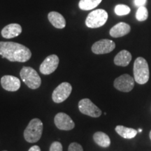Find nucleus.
Returning a JSON list of instances; mask_svg holds the SVG:
<instances>
[{
  "label": "nucleus",
  "mask_w": 151,
  "mask_h": 151,
  "mask_svg": "<svg viewBox=\"0 0 151 151\" xmlns=\"http://www.w3.org/2000/svg\"><path fill=\"white\" fill-rule=\"evenodd\" d=\"M28 151H41V148L38 146H33L29 149Z\"/></svg>",
  "instance_id": "393cba45"
},
{
  "label": "nucleus",
  "mask_w": 151,
  "mask_h": 151,
  "mask_svg": "<svg viewBox=\"0 0 151 151\" xmlns=\"http://www.w3.org/2000/svg\"><path fill=\"white\" fill-rule=\"evenodd\" d=\"M131 27L125 22H121L116 24L110 29V35L113 38L122 37L129 33Z\"/></svg>",
  "instance_id": "4468645a"
},
{
  "label": "nucleus",
  "mask_w": 151,
  "mask_h": 151,
  "mask_svg": "<svg viewBox=\"0 0 151 151\" xmlns=\"http://www.w3.org/2000/svg\"><path fill=\"white\" fill-rule=\"evenodd\" d=\"M138 132H140V133H141V132H142V129H138Z\"/></svg>",
  "instance_id": "a878e982"
},
{
  "label": "nucleus",
  "mask_w": 151,
  "mask_h": 151,
  "mask_svg": "<svg viewBox=\"0 0 151 151\" xmlns=\"http://www.w3.org/2000/svg\"><path fill=\"white\" fill-rule=\"evenodd\" d=\"M72 91V87L69 83L64 82L60 84L52 94V99L55 103H62L69 97Z\"/></svg>",
  "instance_id": "423d86ee"
},
{
  "label": "nucleus",
  "mask_w": 151,
  "mask_h": 151,
  "mask_svg": "<svg viewBox=\"0 0 151 151\" xmlns=\"http://www.w3.org/2000/svg\"><path fill=\"white\" fill-rule=\"evenodd\" d=\"M54 122L56 127L60 130L69 131L75 127V123L72 119L65 113H58L55 116Z\"/></svg>",
  "instance_id": "9b49d317"
},
{
  "label": "nucleus",
  "mask_w": 151,
  "mask_h": 151,
  "mask_svg": "<svg viewBox=\"0 0 151 151\" xmlns=\"http://www.w3.org/2000/svg\"><path fill=\"white\" fill-rule=\"evenodd\" d=\"M134 81L129 74H122L114 81V87L119 91L129 92L134 87Z\"/></svg>",
  "instance_id": "6e6552de"
},
{
  "label": "nucleus",
  "mask_w": 151,
  "mask_h": 151,
  "mask_svg": "<svg viewBox=\"0 0 151 151\" xmlns=\"http://www.w3.org/2000/svg\"><path fill=\"white\" fill-rule=\"evenodd\" d=\"M108 13L104 9H97L88 14L86 20V24L89 28L101 27L108 20Z\"/></svg>",
  "instance_id": "39448f33"
},
{
  "label": "nucleus",
  "mask_w": 151,
  "mask_h": 151,
  "mask_svg": "<svg viewBox=\"0 0 151 151\" xmlns=\"http://www.w3.org/2000/svg\"><path fill=\"white\" fill-rule=\"evenodd\" d=\"M0 55L11 62H25L31 58L32 52L20 43L0 41Z\"/></svg>",
  "instance_id": "f257e3e1"
},
{
  "label": "nucleus",
  "mask_w": 151,
  "mask_h": 151,
  "mask_svg": "<svg viewBox=\"0 0 151 151\" xmlns=\"http://www.w3.org/2000/svg\"><path fill=\"white\" fill-rule=\"evenodd\" d=\"M78 109L83 114L92 118H98L101 115V111L89 99H81L78 102Z\"/></svg>",
  "instance_id": "0eeeda50"
},
{
  "label": "nucleus",
  "mask_w": 151,
  "mask_h": 151,
  "mask_svg": "<svg viewBox=\"0 0 151 151\" xmlns=\"http://www.w3.org/2000/svg\"><path fill=\"white\" fill-rule=\"evenodd\" d=\"M93 139L98 146L107 148L111 145V139L106 134L102 132H97L93 135Z\"/></svg>",
  "instance_id": "f3484780"
},
{
  "label": "nucleus",
  "mask_w": 151,
  "mask_h": 151,
  "mask_svg": "<svg viewBox=\"0 0 151 151\" xmlns=\"http://www.w3.org/2000/svg\"><path fill=\"white\" fill-rule=\"evenodd\" d=\"M131 11V9L128 6L124 4H118L115 7V13L119 16H126L129 14Z\"/></svg>",
  "instance_id": "412c9836"
},
{
  "label": "nucleus",
  "mask_w": 151,
  "mask_h": 151,
  "mask_svg": "<svg viewBox=\"0 0 151 151\" xmlns=\"http://www.w3.org/2000/svg\"><path fill=\"white\" fill-rule=\"evenodd\" d=\"M102 0H80L78 6L83 11H90L97 6Z\"/></svg>",
  "instance_id": "6ab92c4d"
},
{
  "label": "nucleus",
  "mask_w": 151,
  "mask_h": 151,
  "mask_svg": "<svg viewBox=\"0 0 151 151\" xmlns=\"http://www.w3.org/2000/svg\"><path fill=\"white\" fill-rule=\"evenodd\" d=\"M116 132L120 137L124 139H131L137 136L138 131L133 128H129L124 127L122 125H118L116 127Z\"/></svg>",
  "instance_id": "a211bd4d"
},
{
  "label": "nucleus",
  "mask_w": 151,
  "mask_h": 151,
  "mask_svg": "<svg viewBox=\"0 0 151 151\" xmlns=\"http://www.w3.org/2000/svg\"><path fill=\"white\" fill-rule=\"evenodd\" d=\"M50 151H62V146L61 143L55 141L50 147Z\"/></svg>",
  "instance_id": "5701e85b"
},
{
  "label": "nucleus",
  "mask_w": 151,
  "mask_h": 151,
  "mask_svg": "<svg viewBox=\"0 0 151 151\" xmlns=\"http://www.w3.org/2000/svg\"><path fill=\"white\" fill-rule=\"evenodd\" d=\"M59 65V58L56 55H50L41 64L39 70L42 74L49 75L56 70Z\"/></svg>",
  "instance_id": "1a4fd4ad"
},
{
  "label": "nucleus",
  "mask_w": 151,
  "mask_h": 151,
  "mask_svg": "<svg viewBox=\"0 0 151 151\" xmlns=\"http://www.w3.org/2000/svg\"><path fill=\"white\" fill-rule=\"evenodd\" d=\"M20 75L22 81L30 89L35 90L40 87L41 79L38 73L33 68L23 67L20 71Z\"/></svg>",
  "instance_id": "20e7f679"
},
{
  "label": "nucleus",
  "mask_w": 151,
  "mask_h": 151,
  "mask_svg": "<svg viewBox=\"0 0 151 151\" xmlns=\"http://www.w3.org/2000/svg\"><path fill=\"white\" fill-rule=\"evenodd\" d=\"M132 60V55L129 51L122 50L116 55L114 58V63L120 67H127Z\"/></svg>",
  "instance_id": "dca6fc26"
},
{
  "label": "nucleus",
  "mask_w": 151,
  "mask_h": 151,
  "mask_svg": "<svg viewBox=\"0 0 151 151\" xmlns=\"http://www.w3.org/2000/svg\"><path fill=\"white\" fill-rule=\"evenodd\" d=\"M148 17V11L146 7L144 6L139 7L137 13H136V18L137 19V20L140 22L145 21V20H147Z\"/></svg>",
  "instance_id": "aec40b11"
},
{
  "label": "nucleus",
  "mask_w": 151,
  "mask_h": 151,
  "mask_svg": "<svg viewBox=\"0 0 151 151\" xmlns=\"http://www.w3.org/2000/svg\"><path fill=\"white\" fill-rule=\"evenodd\" d=\"M147 0H134V4L138 7L143 6L146 4Z\"/></svg>",
  "instance_id": "b1692460"
},
{
  "label": "nucleus",
  "mask_w": 151,
  "mask_h": 151,
  "mask_svg": "<svg viewBox=\"0 0 151 151\" xmlns=\"http://www.w3.org/2000/svg\"><path fill=\"white\" fill-rule=\"evenodd\" d=\"M22 32V27L19 24H9L1 30V36L5 39H12L18 37Z\"/></svg>",
  "instance_id": "ddd939ff"
},
{
  "label": "nucleus",
  "mask_w": 151,
  "mask_h": 151,
  "mask_svg": "<svg viewBox=\"0 0 151 151\" xmlns=\"http://www.w3.org/2000/svg\"><path fill=\"white\" fill-rule=\"evenodd\" d=\"M48 18L50 23L55 28L63 29L66 26V20L65 18L60 13L56 11H51L48 15Z\"/></svg>",
  "instance_id": "2eb2a0df"
},
{
  "label": "nucleus",
  "mask_w": 151,
  "mask_h": 151,
  "mask_svg": "<svg viewBox=\"0 0 151 151\" xmlns=\"http://www.w3.org/2000/svg\"><path fill=\"white\" fill-rule=\"evenodd\" d=\"M149 137H150V140H151V130H150V134H149Z\"/></svg>",
  "instance_id": "bb28decb"
},
{
  "label": "nucleus",
  "mask_w": 151,
  "mask_h": 151,
  "mask_svg": "<svg viewBox=\"0 0 151 151\" xmlns=\"http://www.w3.org/2000/svg\"><path fill=\"white\" fill-rule=\"evenodd\" d=\"M133 72L134 80L137 83L143 85L148 82L150 71L148 62L144 58L139 57L136 59L134 64Z\"/></svg>",
  "instance_id": "f03ea898"
},
{
  "label": "nucleus",
  "mask_w": 151,
  "mask_h": 151,
  "mask_svg": "<svg viewBox=\"0 0 151 151\" xmlns=\"http://www.w3.org/2000/svg\"><path fill=\"white\" fill-rule=\"evenodd\" d=\"M5 151H6V150H5Z\"/></svg>",
  "instance_id": "cd10ccee"
},
{
  "label": "nucleus",
  "mask_w": 151,
  "mask_h": 151,
  "mask_svg": "<svg viewBox=\"0 0 151 151\" xmlns=\"http://www.w3.org/2000/svg\"><path fill=\"white\" fill-rule=\"evenodd\" d=\"M68 151H83V149L79 143L73 142L69 145Z\"/></svg>",
  "instance_id": "4be33fe9"
},
{
  "label": "nucleus",
  "mask_w": 151,
  "mask_h": 151,
  "mask_svg": "<svg viewBox=\"0 0 151 151\" xmlns=\"http://www.w3.org/2000/svg\"><path fill=\"white\" fill-rule=\"evenodd\" d=\"M116 48V43L110 39H101L92 45V51L94 54L101 55L109 53Z\"/></svg>",
  "instance_id": "9d476101"
},
{
  "label": "nucleus",
  "mask_w": 151,
  "mask_h": 151,
  "mask_svg": "<svg viewBox=\"0 0 151 151\" xmlns=\"http://www.w3.org/2000/svg\"><path fill=\"white\" fill-rule=\"evenodd\" d=\"M1 85L4 89L9 92H16L20 88V80L11 75L4 76L1 78Z\"/></svg>",
  "instance_id": "f8f14e48"
},
{
  "label": "nucleus",
  "mask_w": 151,
  "mask_h": 151,
  "mask_svg": "<svg viewBox=\"0 0 151 151\" xmlns=\"http://www.w3.org/2000/svg\"><path fill=\"white\" fill-rule=\"evenodd\" d=\"M43 122L39 118H34L24 131V138L29 143L37 142L43 132Z\"/></svg>",
  "instance_id": "7ed1b4c3"
}]
</instances>
